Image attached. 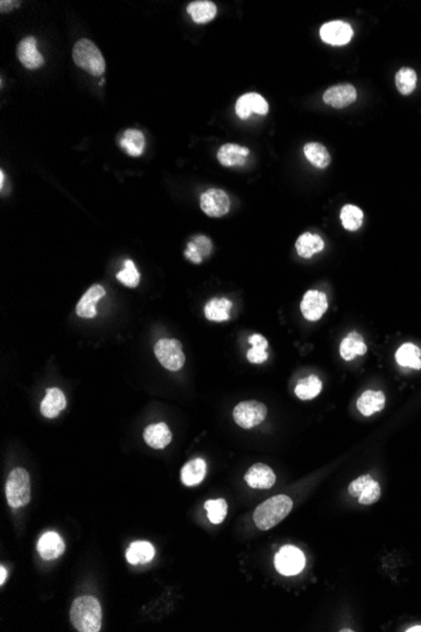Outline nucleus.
<instances>
[{
    "label": "nucleus",
    "instance_id": "8",
    "mask_svg": "<svg viewBox=\"0 0 421 632\" xmlns=\"http://www.w3.org/2000/svg\"><path fill=\"white\" fill-rule=\"evenodd\" d=\"M352 498H356L361 505H373L381 498V486L373 480L371 475H364L356 478L348 486Z\"/></svg>",
    "mask_w": 421,
    "mask_h": 632
},
{
    "label": "nucleus",
    "instance_id": "22",
    "mask_svg": "<svg viewBox=\"0 0 421 632\" xmlns=\"http://www.w3.org/2000/svg\"><path fill=\"white\" fill-rule=\"evenodd\" d=\"M295 249L298 255L303 259H310L316 254L322 253L324 250V240L312 232H304L302 234L296 243H295Z\"/></svg>",
    "mask_w": 421,
    "mask_h": 632
},
{
    "label": "nucleus",
    "instance_id": "41",
    "mask_svg": "<svg viewBox=\"0 0 421 632\" xmlns=\"http://www.w3.org/2000/svg\"><path fill=\"white\" fill-rule=\"evenodd\" d=\"M406 631L407 632H420L421 626H413V627H410V629H407Z\"/></svg>",
    "mask_w": 421,
    "mask_h": 632
},
{
    "label": "nucleus",
    "instance_id": "12",
    "mask_svg": "<svg viewBox=\"0 0 421 632\" xmlns=\"http://www.w3.org/2000/svg\"><path fill=\"white\" fill-rule=\"evenodd\" d=\"M357 100V90L351 84L334 85L323 94L325 105L334 109H344Z\"/></svg>",
    "mask_w": 421,
    "mask_h": 632
},
{
    "label": "nucleus",
    "instance_id": "38",
    "mask_svg": "<svg viewBox=\"0 0 421 632\" xmlns=\"http://www.w3.org/2000/svg\"><path fill=\"white\" fill-rule=\"evenodd\" d=\"M17 7H19L18 1H4V0L0 1V9H1L3 13H6L7 10L9 12V10H12V9H15Z\"/></svg>",
    "mask_w": 421,
    "mask_h": 632
},
{
    "label": "nucleus",
    "instance_id": "30",
    "mask_svg": "<svg viewBox=\"0 0 421 632\" xmlns=\"http://www.w3.org/2000/svg\"><path fill=\"white\" fill-rule=\"evenodd\" d=\"M396 362L404 367H411L415 370L421 369V350L414 344H401L395 353Z\"/></svg>",
    "mask_w": 421,
    "mask_h": 632
},
{
    "label": "nucleus",
    "instance_id": "34",
    "mask_svg": "<svg viewBox=\"0 0 421 632\" xmlns=\"http://www.w3.org/2000/svg\"><path fill=\"white\" fill-rule=\"evenodd\" d=\"M395 84H396L397 91L400 92L401 95H404V96L411 95L418 85V75L414 69L402 67L397 71V73L395 76Z\"/></svg>",
    "mask_w": 421,
    "mask_h": 632
},
{
    "label": "nucleus",
    "instance_id": "23",
    "mask_svg": "<svg viewBox=\"0 0 421 632\" xmlns=\"http://www.w3.org/2000/svg\"><path fill=\"white\" fill-rule=\"evenodd\" d=\"M212 241L204 235H197L190 240L184 252V256L193 264H201L212 253Z\"/></svg>",
    "mask_w": 421,
    "mask_h": 632
},
{
    "label": "nucleus",
    "instance_id": "35",
    "mask_svg": "<svg viewBox=\"0 0 421 632\" xmlns=\"http://www.w3.org/2000/svg\"><path fill=\"white\" fill-rule=\"evenodd\" d=\"M249 342L253 346V349H250L247 351V360L251 364H262V362H265L269 358V353H267L269 342H267V338L264 337L262 335L255 333L251 337L249 338Z\"/></svg>",
    "mask_w": 421,
    "mask_h": 632
},
{
    "label": "nucleus",
    "instance_id": "24",
    "mask_svg": "<svg viewBox=\"0 0 421 632\" xmlns=\"http://www.w3.org/2000/svg\"><path fill=\"white\" fill-rule=\"evenodd\" d=\"M367 352V346L364 337L358 332H351L342 340L339 346L341 358L346 361H352L357 356H364Z\"/></svg>",
    "mask_w": 421,
    "mask_h": 632
},
{
    "label": "nucleus",
    "instance_id": "25",
    "mask_svg": "<svg viewBox=\"0 0 421 632\" xmlns=\"http://www.w3.org/2000/svg\"><path fill=\"white\" fill-rule=\"evenodd\" d=\"M207 473V464L204 458H195L183 466L181 471V480L183 484L188 487L199 485Z\"/></svg>",
    "mask_w": 421,
    "mask_h": 632
},
{
    "label": "nucleus",
    "instance_id": "6",
    "mask_svg": "<svg viewBox=\"0 0 421 632\" xmlns=\"http://www.w3.org/2000/svg\"><path fill=\"white\" fill-rule=\"evenodd\" d=\"M267 407L256 401H242L233 409V419L241 428L251 429L265 421Z\"/></svg>",
    "mask_w": 421,
    "mask_h": 632
},
{
    "label": "nucleus",
    "instance_id": "10",
    "mask_svg": "<svg viewBox=\"0 0 421 632\" xmlns=\"http://www.w3.org/2000/svg\"><path fill=\"white\" fill-rule=\"evenodd\" d=\"M328 309V298L323 292L312 289L303 297L301 310L303 316L310 322L319 321Z\"/></svg>",
    "mask_w": 421,
    "mask_h": 632
},
{
    "label": "nucleus",
    "instance_id": "5",
    "mask_svg": "<svg viewBox=\"0 0 421 632\" xmlns=\"http://www.w3.org/2000/svg\"><path fill=\"white\" fill-rule=\"evenodd\" d=\"M155 358L169 371H178L186 362L182 344L176 338H163L154 346Z\"/></svg>",
    "mask_w": 421,
    "mask_h": 632
},
{
    "label": "nucleus",
    "instance_id": "9",
    "mask_svg": "<svg viewBox=\"0 0 421 632\" xmlns=\"http://www.w3.org/2000/svg\"><path fill=\"white\" fill-rule=\"evenodd\" d=\"M199 206L210 218H222L231 209V200L225 191L210 188L202 193Z\"/></svg>",
    "mask_w": 421,
    "mask_h": 632
},
{
    "label": "nucleus",
    "instance_id": "27",
    "mask_svg": "<svg viewBox=\"0 0 421 632\" xmlns=\"http://www.w3.org/2000/svg\"><path fill=\"white\" fill-rule=\"evenodd\" d=\"M187 12L195 23L204 24L217 15V7L210 0H197L188 4Z\"/></svg>",
    "mask_w": 421,
    "mask_h": 632
},
{
    "label": "nucleus",
    "instance_id": "18",
    "mask_svg": "<svg viewBox=\"0 0 421 632\" xmlns=\"http://www.w3.org/2000/svg\"><path fill=\"white\" fill-rule=\"evenodd\" d=\"M37 549L42 559L52 561L64 554V543L62 538L55 532H47L38 541Z\"/></svg>",
    "mask_w": 421,
    "mask_h": 632
},
{
    "label": "nucleus",
    "instance_id": "11",
    "mask_svg": "<svg viewBox=\"0 0 421 632\" xmlns=\"http://www.w3.org/2000/svg\"><path fill=\"white\" fill-rule=\"evenodd\" d=\"M322 41L330 46H344L351 42L353 38V28L351 24L343 21H332L325 23L319 29Z\"/></svg>",
    "mask_w": 421,
    "mask_h": 632
},
{
    "label": "nucleus",
    "instance_id": "7",
    "mask_svg": "<svg viewBox=\"0 0 421 632\" xmlns=\"http://www.w3.org/2000/svg\"><path fill=\"white\" fill-rule=\"evenodd\" d=\"M274 564L283 576H296L305 567V556L301 549L285 545L275 555Z\"/></svg>",
    "mask_w": 421,
    "mask_h": 632
},
{
    "label": "nucleus",
    "instance_id": "20",
    "mask_svg": "<svg viewBox=\"0 0 421 632\" xmlns=\"http://www.w3.org/2000/svg\"><path fill=\"white\" fill-rule=\"evenodd\" d=\"M66 396L58 387H51L46 392V396L41 403V413L44 418L53 419L66 407Z\"/></svg>",
    "mask_w": 421,
    "mask_h": 632
},
{
    "label": "nucleus",
    "instance_id": "15",
    "mask_svg": "<svg viewBox=\"0 0 421 632\" xmlns=\"http://www.w3.org/2000/svg\"><path fill=\"white\" fill-rule=\"evenodd\" d=\"M245 481L251 489L267 490L274 486L276 476H275L274 471L267 464H256L246 472Z\"/></svg>",
    "mask_w": 421,
    "mask_h": 632
},
{
    "label": "nucleus",
    "instance_id": "14",
    "mask_svg": "<svg viewBox=\"0 0 421 632\" xmlns=\"http://www.w3.org/2000/svg\"><path fill=\"white\" fill-rule=\"evenodd\" d=\"M17 56L21 64L28 70H37L44 64V60L38 49V42L35 37H26L21 40L17 47Z\"/></svg>",
    "mask_w": 421,
    "mask_h": 632
},
{
    "label": "nucleus",
    "instance_id": "26",
    "mask_svg": "<svg viewBox=\"0 0 421 632\" xmlns=\"http://www.w3.org/2000/svg\"><path fill=\"white\" fill-rule=\"evenodd\" d=\"M232 302L227 298H213L204 307V316L212 322H226L231 318Z\"/></svg>",
    "mask_w": 421,
    "mask_h": 632
},
{
    "label": "nucleus",
    "instance_id": "2",
    "mask_svg": "<svg viewBox=\"0 0 421 632\" xmlns=\"http://www.w3.org/2000/svg\"><path fill=\"white\" fill-rule=\"evenodd\" d=\"M293 509V500L287 495H278L256 507L253 521L260 530H269L280 524Z\"/></svg>",
    "mask_w": 421,
    "mask_h": 632
},
{
    "label": "nucleus",
    "instance_id": "16",
    "mask_svg": "<svg viewBox=\"0 0 421 632\" xmlns=\"http://www.w3.org/2000/svg\"><path fill=\"white\" fill-rule=\"evenodd\" d=\"M105 295L106 292L104 287H101L100 284H93L92 287L87 289V292L82 295V298L78 303V306H76L78 316L81 317V318H86V319L95 318L96 315H98L96 303L98 301H101L105 297Z\"/></svg>",
    "mask_w": 421,
    "mask_h": 632
},
{
    "label": "nucleus",
    "instance_id": "37",
    "mask_svg": "<svg viewBox=\"0 0 421 632\" xmlns=\"http://www.w3.org/2000/svg\"><path fill=\"white\" fill-rule=\"evenodd\" d=\"M116 278H118V281L121 284H124L125 287H129V288H135L141 283V274H139L138 269L135 267L133 260H125L124 269L116 274Z\"/></svg>",
    "mask_w": 421,
    "mask_h": 632
},
{
    "label": "nucleus",
    "instance_id": "40",
    "mask_svg": "<svg viewBox=\"0 0 421 632\" xmlns=\"http://www.w3.org/2000/svg\"><path fill=\"white\" fill-rule=\"evenodd\" d=\"M4 182H6V173L1 170L0 172V186H1V188L4 187Z\"/></svg>",
    "mask_w": 421,
    "mask_h": 632
},
{
    "label": "nucleus",
    "instance_id": "3",
    "mask_svg": "<svg viewBox=\"0 0 421 632\" xmlns=\"http://www.w3.org/2000/svg\"><path fill=\"white\" fill-rule=\"evenodd\" d=\"M72 56L75 64L92 76H101L105 72V58L98 46L87 38H82L76 42Z\"/></svg>",
    "mask_w": 421,
    "mask_h": 632
},
{
    "label": "nucleus",
    "instance_id": "13",
    "mask_svg": "<svg viewBox=\"0 0 421 632\" xmlns=\"http://www.w3.org/2000/svg\"><path fill=\"white\" fill-rule=\"evenodd\" d=\"M235 110L240 119L246 120L249 119L253 113L267 115L269 113V104L260 94L249 92L238 98Z\"/></svg>",
    "mask_w": 421,
    "mask_h": 632
},
{
    "label": "nucleus",
    "instance_id": "17",
    "mask_svg": "<svg viewBox=\"0 0 421 632\" xmlns=\"http://www.w3.org/2000/svg\"><path fill=\"white\" fill-rule=\"evenodd\" d=\"M250 155V149L240 146V144H233V143H227L218 149L217 159L224 167L231 168V167H241L246 162V158Z\"/></svg>",
    "mask_w": 421,
    "mask_h": 632
},
{
    "label": "nucleus",
    "instance_id": "39",
    "mask_svg": "<svg viewBox=\"0 0 421 632\" xmlns=\"http://www.w3.org/2000/svg\"><path fill=\"white\" fill-rule=\"evenodd\" d=\"M7 577L8 570L6 569V567H4V565H1V567H0V584H1V586L6 583V581H7Z\"/></svg>",
    "mask_w": 421,
    "mask_h": 632
},
{
    "label": "nucleus",
    "instance_id": "28",
    "mask_svg": "<svg viewBox=\"0 0 421 632\" xmlns=\"http://www.w3.org/2000/svg\"><path fill=\"white\" fill-rule=\"evenodd\" d=\"M304 155L307 161L318 169H325L332 162L330 153L322 143H307L304 146Z\"/></svg>",
    "mask_w": 421,
    "mask_h": 632
},
{
    "label": "nucleus",
    "instance_id": "19",
    "mask_svg": "<svg viewBox=\"0 0 421 632\" xmlns=\"http://www.w3.org/2000/svg\"><path fill=\"white\" fill-rule=\"evenodd\" d=\"M144 441L154 450H163L172 442V432L165 423L150 424L144 430Z\"/></svg>",
    "mask_w": 421,
    "mask_h": 632
},
{
    "label": "nucleus",
    "instance_id": "4",
    "mask_svg": "<svg viewBox=\"0 0 421 632\" xmlns=\"http://www.w3.org/2000/svg\"><path fill=\"white\" fill-rule=\"evenodd\" d=\"M8 505L13 509H19L30 501V480L24 468H15L9 473L6 485Z\"/></svg>",
    "mask_w": 421,
    "mask_h": 632
},
{
    "label": "nucleus",
    "instance_id": "32",
    "mask_svg": "<svg viewBox=\"0 0 421 632\" xmlns=\"http://www.w3.org/2000/svg\"><path fill=\"white\" fill-rule=\"evenodd\" d=\"M120 146L127 150V155H132V157H139L145 148V138L141 130L129 129L123 135V138L120 141Z\"/></svg>",
    "mask_w": 421,
    "mask_h": 632
},
{
    "label": "nucleus",
    "instance_id": "36",
    "mask_svg": "<svg viewBox=\"0 0 421 632\" xmlns=\"http://www.w3.org/2000/svg\"><path fill=\"white\" fill-rule=\"evenodd\" d=\"M204 509L207 511V516L210 523L218 525V524L224 523L229 506L224 499L208 500L204 502Z\"/></svg>",
    "mask_w": 421,
    "mask_h": 632
},
{
    "label": "nucleus",
    "instance_id": "29",
    "mask_svg": "<svg viewBox=\"0 0 421 632\" xmlns=\"http://www.w3.org/2000/svg\"><path fill=\"white\" fill-rule=\"evenodd\" d=\"M155 555V549L149 541H134L127 550V561L133 564L149 563Z\"/></svg>",
    "mask_w": 421,
    "mask_h": 632
},
{
    "label": "nucleus",
    "instance_id": "31",
    "mask_svg": "<svg viewBox=\"0 0 421 632\" xmlns=\"http://www.w3.org/2000/svg\"><path fill=\"white\" fill-rule=\"evenodd\" d=\"M323 389L322 380L316 375H310L305 379H302L295 387V395L301 401H312L316 398Z\"/></svg>",
    "mask_w": 421,
    "mask_h": 632
},
{
    "label": "nucleus",
    "instance_id": "1",
    "mask_svg": "<svg viewBox=\"0 0 421 632\" xmlns=\"http://www.w3.org/2000/svg\"><path fill=\"white\" fill-rule=\"evenodd\" d=\"M71 624L80 632H98L102 611L100 602L92 596H82L73 601L70 611Z\"/></svg>",
    "mask_w": 421,
    "mask_h": 632
},
{
    "label": "nucleus",
    "instance_id": "33",
    "mask_svg": "<svg viewBox=\"0 0 421 632\" xmlns=\"http://www.w3.org/2000/svg\"><path fill=\"white\" fill-rule=\"evenodd\" d=\"M339 218L347 231H357L364 224V211L355 204H346L341 210Z\"/></svg>",
    "mask_w": 421,
    "mask_h": 632
},
{
    "label": "nucleus",
    "instance_id": "21",
    "mask_svg": "<svg viewBox=\"0 0 421 632\" xmlns=\"http://www.w3.org/2000/svg\"><path fill=\"white\" fill-rule=\"evenodd\" d=\"M386 404V396L384 392L379 390H366L357 401L358 412L365 416L381 412Z\"/></svg>",
    "mask_w": 421,
    "mask_h": 632
}]
</instances>
